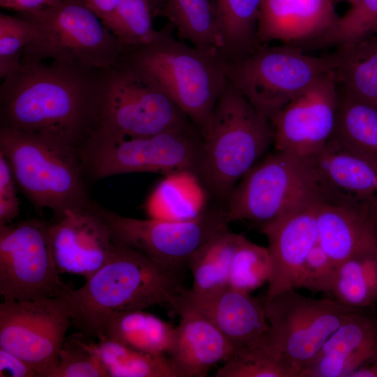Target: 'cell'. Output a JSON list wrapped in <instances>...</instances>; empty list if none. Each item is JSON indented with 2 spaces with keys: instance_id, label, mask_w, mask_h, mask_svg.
<instances>
[{
  "instance_id": "25",
  "label": "cell",
  "mask_w": 377,
  "mask_h": 377,
  "mask_svg": "<svg viewBox=\"0 0 377 377\" xmlns=\"http://www.w3.org/2000/svg\"><path fill=\"white\" fill-rule=\"evenodd\" d=\"M205 201L198 175L179 171L165 175L149 195L145 207L150 219L182 221L205 212Z\"/></svg>"
},
{
  "instance_id": "13",
  "label": "cell",
  "mask_w": 377,
  "mask_h": 377,
  "mask_svg": "<svg viewBox=\"0 0 377 377\" xmlns=\"http://www.w3.org/2000/svg\"><path fill=\"white\" fill-rule=\"evenodd\" d=\"M72 326L64 295L0 304V348L31 365L39 377H51Z\"/></svg>"
},
{
  "instance_id": "43",
  "label": "cell",
  "mask_w": 377,
  "mask_h": 377,
  "mask_svg": "<svg viewBox=\"0 0 377 377\" xmlns=\"http://www.w3.org/2000/svg\"><path fill=\"white\" fill-rule=\"evenodd\" d=\"M101 20H105L113 12L119 0H82Z\"/></svg>"
},
{
  "instance_id": "26",
  "label": "cell",
  "mask_w": 377,
  "mask_h": 377,
  "mask_svg": "<svg viewBox=\"0 0 377 377\" xmlns=\"http://www.w3.org/2000/svg\"><path fill=\"white\" fill-rule=\"evenodd\" d=\"M335 54L339 89L377 108V36L339 46Z\"/></svg>"
},
{
  "instance_id": "39",
  "label": "cell",
  "mask_w": 377,
  "mask_h": 377,
  "mask_svg": "<svg viewBox=\"0 0 377 377\" xmlns=\"http://www.w3.org/2000/svg\"><path fill=\"white\" fill-rule=\"evenodd\" d=\"M335 264L318 242L309 252L301 272L298 288L330 294L337 269Z\"/></svg>"
},
{
  "instance_id": "6",
  "label": "cell",
  "mask_w": 377,
  "mask_h": 377,
  "mask_svg": "<svg viewBox=\"0 0 377 377\" xmlns=\"http://www.w3.org/2000/svg\"><path fill=\"white\" fill-rule=\"evenodd\" d=\"M191 126L163 87L126 54L108 69L98 128L92 138L117 140Z\"/></svg>"
},
{
  "instance_id": "17",
  "label": "cell",
  "mask_w": 377,
  "mask_h": 377,
  "mask_svg": "<svg viewBox=\"0 0 377 377\" xmlns=\"http://www.w3.org/2000/svg\"><path fill=\"white\" fill-rule=\"evenodd\" d=\"M50 241L59 272L86 279L108 261L118 244L94 200L51 221Z\"/></svg>"
},
{
  "instance_id": "18",
  "label": "cell",
  "mask_w": 377,
  "mask_h": 377,
  "mask_svg": "<svg viewBox=\"0 0 377 377\" xmlns=\"http://www.w3.org/2000/svg\"><path fill=\"white\" fill-rule=\"evenodd\" d=\"M318 201L283 216L260 228L268 240L271 274L263 302L297 288L306 258L318 242Z\"/></svg>"
},
{
  "instance_id": "37",
  "label": "cell",
  "mask_w": 377,
  "mask_h": 377,
  "mask_svg": "<svg viewBox=\"0 0 377 377\" xmlns=\"http://www.w3.org/2000/svg\"><path fill=\"white\" fill-rule=\"evenodd\" d=\"M32 36L31 23L24 17L0 15V78L20 65L23 51Z\"/></svg>"
},
{
  "instance_id": "10",
  "label": "cell",
  "mask_w": 377,
  "mask_h": 377,
  "mask_svg": "<svg viewBox=\"0 0 377 377\" xmlns=\"http://www.w3.org/2000/svg\"><path fill=\"white\" fill-rule=\"evenodd\" d=\"M228 199V223L246 221L260 228L318 201L304 160L275 149L242 177Z\"/></svg>"
},
{
  "instance_id": "9",
  "label": "cell",
  "mask_w": 377,
  "mask_h": 377,
  "mask_svg": "<svg viewBox=\"0 0 377 377\" xmlns=\"http://www.w3.org/2000/svg\"><path fill=\"white\" fill-rule=\"evenodd\" d=\"M202 143L199 131L191 126L117 140L93 138L77 157L87 183L134 172L191 171L199 175Z\"/></svg>"
},
{
  "instance_id": "21",
  "label": "cell",
  "mask_w": 377,
  "mask_h": 377,
  "mask_svg": "<svg viewBox=\"0 0 377 377\" xmlns=\"http://www.w3.org/2000/svg\"><path fill=\"white\" fill-rule=\"evenodd\" d=\"M179 323L168 357L177 377H204L217 363L226 362L235 347L205 316L191 309L177 311Z\"/></svg>"
},
{
  "instance_id": "11",
  "label": "cell",
  "mask_w": 377,
  "mask_h": 377,
  "mask_svg": "<svg viewBox=\"0 0 377 377\" xmlns=\"http://www.w3.org/2000/svg\"><path fill=\"white\" fill-rule=\"evenodd\" d=\"M52 256L50 222L29 219L0 227V295L31 301L66 294Z\"/></svg>"
},
{
  "instance_id": "30",
  "label": "cell",
  "mask_w": 377,
  "mask_h": 377,
  "mask_svg": "<svg viewBox=\"0 0 377 377\" xmlns=\"http://www.w3.org/2000/svg\"><path fill=\"white\" fill-rule=\"evenodd\" d=\"M221 27L226 64L250 54L262 45L257 37V22L262 0H214Z\"/></svg>"
},
{
  "instance_id": "42",
  "label": "cell",
  "mask_w": 377,
  "mask_h": 377,
  "mask_svg": "<svg viewBox=\"0 0 377 377\" xmlns=\"http://www.w3.org/2000/svg\"><path fill=\"white\" fill-rule=\"evenodd\" d=\"M61 0H0L1 7L26 13H31L54 6Z\"/></svg>"
},
{
  "instance_id": "35",
  "label": "cell",
  "mask_w": 377,
  "mask_h": 377,
  "mask_svg": "<svg viewBox=\"0 0 377 377\" xmlns=\"http://www.w3.org/2000/svg\"><path fill=\"white\" fill-rule=\"evenodd\" d=\"M270 274L268 248L258 245L244 237L234 253L228 286L250 293L268 282Z\"/></svg>"
},
{
  "instance_id": "20",
  "label": "cell",
  "mask_w": 377,
  "mask_h": 377,
  "mask_svg": "<svg viewBox=\"0 0 377 377\" xmlns=\"http://www.w3.org/2000/svg\"><path fill=\"white\" fill-rule=\"evenodd\" d=\"M377 355V322L350 313L330 336L299 377H350Z\"/></svg>"
},
{
  "instance_id": "15",
  "label": "cell",
  "mask_w": 377,
  "mask_h": 377,
  "mask_svg": "<svg viewBox=\"0 0 377 377\" xmlns=\"http://www.w3.org/2000/svg\"><path fill=\"white\" fill-rule=\"evenodd\" d=\"M320 202L377 212V164L332 138L302 158Z\"/></svg>"
},
{
  "instance_id": "22",
  "label": "cell",
  "mask_w": 377,
  "mask_h": 377,
  "mask_svg": "<svg viewBox=\"0 0 377 377\" xmlns=\"http://www.w3.org/2000/svg\"><path fill=\"white\" fill-rule=\"evenodd\" d=\"M333 0H262L257 22L259 43L318 38L337 22Z\"/></svg>"
},
{
  "instance_id": "28",
  "label": "cell",
  "mask_w": 377,
  "mask_h": 377,
  "mask_svg": "<svg viewBox=\"0 0 377 377\" xmlns=\"http://www.w3.org/2000/svg\"><path fill=\"white\" fill-rule=\"evenodd\" d=\"M75 336L97 358L107 377H177L167 355L140 352L105 337L95 341Z\"/></svg>"
},
{
  "instance_id": "40",
  "label": "cell",
  "mask_w": 377,
  "mask_h": 377,
  "mask_svg": "<svg viewBox=\"0 0 377 377\" xmlns=\"http://www.w3.org/2000/svg\"><path fill=\"white\" fill-rule=\"evenodd\" d=\"M17 185L8 162L0 152V227L13 222L20 212Z\"/></svg>"
},
{
  "instance_id": "47",
  "label": "cell",
  "mask_w": 377,
  "mask_h": 377,
  "mask_svg": "<svg viewBox=\"0 0 377 377\" xmlns=\"http://www.w3.org/2000/svg\"><path fill=\"white\" fill-rule=\"evenodd\" d=\"M373 216H374V218L376 219V221H377V212H376V213H374V214H373Z\"/></svg>"
},
{
  "instance_id": "4",
  "label": "cell",
  "mask_w": 377,
  "mask_h": 377,
  "mask_svg": "<svg viewBox=\"0 0 377 377\" xmlns=\"http://www.w3.org/2000/svg\"><path fill=\"white\" fill-rule=\"evenodd\" d=\"M126 55L156 79L202 138L228 82L223 59L177 40L168 29Z\"/></svg>"
},
{
  "instance_id": "48",
  "label": "cell",
  "mask_w": 377,
  "mask_h": 377,
  "mask_svg": "<svg viewBox=\"0 0 377 377\" xmlns=\"http://www.w3.org/2000/svg\"><path fill=\"white\" fill-rule=\"evenodd\" d=\"M374 34L377 36V27L375 29Z\"/></svg>"
},
{
  "instance_id": "34",
  "label": "cell",
  "mask_w": 377,
  "mask_h": 377,
  "mask_svg": "<svg viewBox=\"0 0 377 377\" xmlns=\"http://www.w3.org/2000/svg\"><path fill=\"white\" fill-rule=\"evenodd\" d=\"M149 0H119L103 24L126 47L149 45L157 40L161 31L154 29Z\"/></svg>"
},
{
  "instance_id": "46",
  "label": "cell",
  "mask_w": 377,
  "mask_h": 377,
  "mask_svg": "<svg viewBox=\"0 0 377 377\" xmlns=\"http://www.w3.org/2000/svg\"><path fill=\"white\" fill-rule=\"evenodd\" d=\"M349 1L351 3H353L355 2H356L358 0H333L334 3H337V2H340V1Z\"/></svg>"
},
{
  "instance_id": "2",
  "label": "cell",
  "mask_w": 377,
  "mask_h": 377,
  "mask_svg": "<svg viewBox=\"0 0 377 377\" xmlns=\"http://www.w3.org/2000/svg\"><path fill=\"white\" fill-rule=\"evenodd\" d=\"M184 290L179 274L118 242L108 261L64 296L77 335L96 339L119 312L161 305L176 315Z\"/></svg>"
},
{
  "instance_id": "24",
  "label": "cell",
  "mask_w": 377,
  "mask_h": 377,
  "mask_svg": "<svg viewBox=\"0 0 377 377\" xmlns=\"http://www.w3.org/2000/svg\"><path fill=\"white\" fill-rule=\"evenodd\" d=\"M101 337L140 352L168 356L175 344L176 328L144 309L131 310L111 316Z\"/></svg>"
},
{
  "instance_id": "31",
  "label": "cell",
  "mask_w": 377,
  "mask_h": 377,
  "mask_svg": "<svg viewBox=\"0 0 377 377\" xmlns=\"http://www.w3.org/2000/svg\"><path fill=\"white\" fill-rule=\"evenodd\" d=\"M332 137L377 164V108L339 89V105Z\"/></svg>"
},
{
  "instance_id": "32",
  "label": "cell",
  "mask_w": 377,
  "mask_h": 377,
  "mask_svg": "<svg viewBox=\"0 0 377 377\" xmlns=\"http://www.w3.org/2000/svg\"><path fill=\"white\" fill-rule=\"evenodd\" d=\"M330 295L339 302L360 309L377 299V253L354 257L337 265Z\"/></svg>"
},
{
  "instance_id": "3",
  "label": "cell",
  "mask_w": 377,
  "mask_h": 377,
  "mask_svg": "<svg viewBox=\"0 0 377 377\" xmlns=\"http://www.w3.org/2000/svg\"><path fill=\"white\" fill-rule=\"evenodd\" d=\"M200 176L219 198H228L274 142L269 117L229 81L202 138Z\"/></svg>"
},
{
  "instance_id": "36",
  "label": "cell",
  "mask_w": 377,
  "mask_h": 377,
  "mask_svg": "<svg viewBox=\"0 0 377 377\" xmlns=\"http://www.w3.org/2000/svg\"><path fill=\"white\" fill-rule=\"evenodd\" d=\"M376 27L377 0H358L318 38V42L341 46L373 34Z\"/></svg>"
},
{
  "instance_id": "12",
  "label": "cell",
  "mask_w": 377,
  "mask_h": 377,
  "mask_svg": "<svg viewBox=\"0 0 377 377\" xmlns=\"http://www.w3.org/2000/svg\"><path fill=\"white\" fill-rule=\"evenodd\" d=\"M269 343L297 374L311 362L330 336L360 309L333 299H313L290 290L264 302Z\"/></svg>"
},
{
  "instance_id": "29",
  "label": "cell",
  "mask_w": 377,
  "mask_h": 377,
  "mask_svg": "<svg viewBox=\"0 0 377 377\" xmlns=\"http://www.w3.org/2000/svg\"><path fill=\"white\" fill-rule=\"evenodd\" d=\"M244 237L227 228L194 251L187 262L193 276L192 293L208 294L228 287L232 260Z\"/></svg>"
},
{
  "instance_id": "33",
  "label": "cell",
  "mask_w": 377,
  "mask_h": 377,
  "mask_svg": "<svg viewBox=\"0 0 377 377\" xmlns=\"http://www.w3.org/2000/svg\"><path fill=\"white\" fill-rule=\"evenodd\" d=\"M266 334L257 343L236 349L214 376L297 377L296 371L289 362L267 341Z\"/></svg>"
},
{
  "instance_id": "1",
  "label": "cell",
  "mask_w": 377,
  "mask_h": 377,
  "mask_svg": "<svg viewBox=\"0 0 377 377\" xmlns=\"http://www.w3.org/2000/svg\"><path fill=\"white\" fill-rule=\"evenodd\" d=\"M108 69L21 59L0 87V127L40 136L77 155L98 131Z\"/></svg>"
},
{
  "instance_id": "8",
  "label": "cell",
  "mask_w": 377,
  "mask_h": 377,
  "mask_svg": "<svg viewBox=\"0 0 377 377\" xmlns=\"http://www.w3.org/2000/svg\"><path fill=\"white\" fill-rule=\"evenodd\" d=\"M335 53L312 56L300 49L260 46L226 64L228 81L270 118L321 78L335 73Z\"/></svg>"
},
{
  "instance_id": "5",
  "label": "cell",
  "mask_w": 377,
  "mask_h": 377,
  "mask_svg": "<svg viewBox=\"0 0 377 377\" xmlns=\"http://www.w3.org/2000/svg\"><path fill=\"white\" fill-rule=\"evenodd\" d=\"M0 152L17 186L36 209L52 212V221L68 209L87 207L93 201L75 153L40 136L3 127Z\"/></svg>"
},
{
  "instance_id": "16",
  "label": "cell",
  "mask_w": 377,
  "mask_h": 377,
  "mask_svg": "<svg viewBox=\"0 0 377 377\" xmlns=\"http://www.w3.org/2000/svg\"><path fill=\"white\" fill-rule=\"evenodd\" d=\"M339 89L335 73L325 76L270 118L274 149L305 158L332 138Z\"/></svg>"
},
{
  "instance_id": "27",
  "label": "cell",
  "mask_w": 377,
  "mask_h": 377,
  "mask_svg": "<svg viewBox=\"0 0 377 377\" xmlns=\"http://www.w3.org/2000/svg\"><path fill=\"white\" fill-rule=\"evenodd\" d=\"M161 9L181 38L198 50L222 58L221 27L209 0H166Z\"/></svg>"
},
{
  "instance_id": "38",
  "label": "cell",
  "mask_w": 377,
  "mask_h": 377,
  "mask_svg": "<svg viewBox=\"0 0 377 377\" xmlns=\"http://www.w3.org/2000/svg\"><path fill=\"white\" fill-rule=\"evenodd\" d=\"M51 377H107L97 358L74 335L64 341Z\"/></svg>"
},
{
  "instance_id": "19",
  "label": "cell",
  "mask_w": 377,
  "mask_h": 377,
  "mask_svg": "<svg viewBox=\"0 0 377 377\" xmlns=\"http://www.w3.org/2000/svg\"><path fill=\"white\" fill-rule=\"evenodd\" d=\"M180 307L191 309L205 316L235 350L260 341L269 330L264 302L249 293L228 286L203 295L185 289L179 299L176 315Z\"/></svg>"
},
{
  "instance_id": "41",
  "label": "cell",
  "mask_w": 377,
  "mask_h": 377,
  "mask_svg": "<svg viewBox=\"0 0 377 377\" xmlns=\"http://www.w3.org/2000/svg\"><path fill=\"white\" fill-rule=\"evenodd\" d=\"M0 376L39 377L38 372L15 355L0 348Z\"/></svg>"
},
{
  "instance_id": "44",
  "label": "cell",
  "mask_w": 377,
  "mask_h": 377,
  "mask_svg": "<svg viewBox=\"0 0 377 377\" xmlns=\"http://www.w3.org/2000/svg\"><path fill=\"white\" fill-rule=\"evenodd\" d=\"M350 377H377V355L355 371Z\"/></svg>"
},
{
  "instance_id": "14",
  "label": "cell",
  "mask_w": 377,
  "mask_h": 377,
  "mask_svg": "<svg viewBox=\"0 0 377 377\" xmlns=\"http://www.w3.org/2000/svg\"><path fill=\"white\" fill-rule=\"evenodd\" d=\"M98 209L117 242L178 274L195 250L228 228L223 211H205L191 220L170 221L122 216L98 203Z\"/></svg>"
},
{
  "instance_id": "7",
  "label": "cell",
  "mask_w": 377,
  "mask_h": 377,
  "mask_svg": "<svg viewBox=\"0 0 377 377\" xmlns=\"http://www.w3.org/2000/svg\"><path fill=\"white\" fill-rule=\"evenodd\" d=\"M23 17L32 27L22 59L78 62L110 68L126 54L124 46L82 0H61Z\"/></svg>"
},
{
  "instance_id": "45",
  "label": "cell",
  "mask_w": 377,
  "mask_h": 377,
  "mask_svg": "<svg viewBox=\"0 0 377 377\" xmlns=\"http://www.w3.org/2000/svg\"><path fill=\"white\" fill-rule=\"evenodd\" d=\"M149 1L155 12L156 10L161 8L162 7L163 0H149Z\"/></svg>"
},
{
  "instance_id": "23",
  "label": "cell",
  "mask_w": 377,
  "mask_h": 377,
  "mask_svg": "<svg viewBox=\"0 0 377 377\" xmlns=\"http://www.w3.org/2000/svg\"><path fill=\"white\" fill-rule=\"evenodd\" d=\"M316 223L318 243L337 265L377 253V221L370 213L318 201Z\"/></svg>"
}]
</instances>
